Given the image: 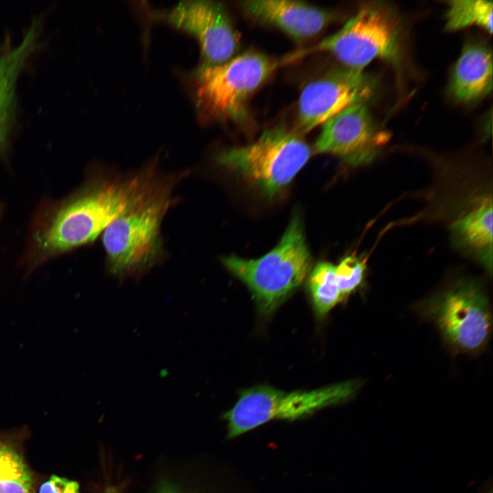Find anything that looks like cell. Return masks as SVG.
<instances>
[{
  "instance_id": "1",
  "label": "cell",
  "mask_w": 493,
  "mask_h": 493,
  "mask_svg": "<svg viewBox=\"0 0 493 493\" xmlns=\"http://www.w3.org/2000/svg\"><path fill=\"white\" fill-rule=\"evenodd\" d=\"M162 178L153 165L128 174L98 177L57 212L40 236V246L53 253L93 242Z\"/></svg>"
},
{
  "instance_id": "2",
  "label": "cell",
  "mask_w": 493,
  "mask_h": 493,
  "mask_svg": "<svg viewBox=\"0 0 493 493\" xmlns=\"http://www.w3.org/2000/svg\"><path fill=\"white\" fill-rule=\"evenodd\" d=\"M187 173L163 177L136 204L102 233L106 267L118 278L134 277L157 263L163 253L161 226L173 203L175 186Z\"/></svg>"
},
{
  "instance_id": "3",
  "label": "cell",
  "mask_w": 493,
  "mask_h": 493,
  "mask_svg": "<svg viewBox=\"0 0 493 493\" xmlns=\"http://www.w3.org/2000/svg\"><path fill=\"white\" fill-rule=\"evenodd\" d=\"M225 268L251 291L260 313L269 315L305 279L312 257L301 219L294 215L277 245L257 259L225 257Z\"/></svg>"
},
{
  "instance_id": "4",
  "label": "cell",
  "mask_w": 493,
  "mask_h": 493,
  "mask_svg": "<svg viewBox=\"0 0 493 493\" xmlns=\"http://www.w3.org/2000/svg\"><path fill=\"white\" fill-rule=\"evenodd\" d=\"M310 155V147L299 133L276 126L251 144L223 151L217 161L263 197L273 198L290 183Z\"/></svg>"
},
{
  "instance_id": "5",
  "label": "cell",
  "mask_w": 493,
  "mask_h": 493,
  "mask_svg": "<svg viewBox=\"0 0 493 493\" xmlns=\"http://www.w3.org/2000/svg\"><path fill=\"white\" fill-rule=\"evenodd\" d=\"M281 62L246 52L219 64H203L196 75V100L203 121L242 118L252 94Z\"/></svg>"
},
{
  "instance_id": "6",
  "label": "cell",
  "mask_w": 493,
  "mask_h": 493,
  "mask_svg": "<svg viewBox=\"0 0 493 493\" xmlns=\"http://www.w3.org/2000/svg\"><path fill=\"white\" fill-rule=\"evenodd\" d=\"M358 383L346 381L312 390L284 392L262 385L242 391L224 418L227 437L233 438L272 420H294L350 399Z\"/></svg>"
},
{
  "instance_id": "7",
  "label": "cell",
  "mask_w": 493,
  "mask_h": 493,
  "mask_svg": "<svg viewBox=\"0 0 493 493\" xmlns=\"http://www.w3.org/2000/svg\"><path fill=\"white\" fill-rule=\"evenodd\" d=\"M399 35L396 12L383 3H371L363 6L339 31L309 49L307 53L327 52L346 67L363 70L377 58H394Z\"/></svg>"
},
{
  "instance_id": "8",
  "label": "cell",
  "mask_w": 493,
  "mask_h": 493,
  "mask_svg": "<svg viewBox=\"0 0 493 493\" xmlns=\"http://www.w3.org/2000/svg\"><path fill=\"white\" fill-rule=\"evenodd\" d=\"M422 310L437 324L445 341L457 351H477L488 340L492 323L489 304L475 283L456 284L425 301Z\"/></svg>"
},
{
  "instance_id": "9",
  "label": "cell",
  "mask_w": 493,
  "mask_h": 493,
  "mask_svg": "<svg viewBox=\"0 0 493 493\" xmlns=\"http://www.w3.org/2000/svg\"><path fill=\"white\" fill-rule=\"evenodd\" d=\"M376 84L363 70L347 67L334 70L309 83L298 103V133H307L349 107L365 103Z\"/></svg>"
},
{
  "instance_id": "10",
  "label": "cell",
  "mask_w": 493,
  "mask_h": 493,
  "mask_svg": "<svg viewBox=\"0 0 493 493\" xmlns=\"http://www.w3.org/2000/svg\"><path fill=\"white\" fill-rule=\"evenodd\" d=\"M322 125L315 152L336 155L351 166L372 162L389 140L388 134L377 126L365 103L349 107Z\"/></svg>"
},
{
  "instance_id": "11",
  "label": "cell",
  "mask_w": 493,
  "mask_h": 493,
  "mask_svg": "<svg viewBox=\"0 0 493 493\" xmlns=\"http://www.w3.org/2000/svg\"><path fill=\"white\" fill-rule=\"evenodd\" d=\"M160 17L198 39L205 64L225 62L233 58L239 47L240 34L218 3L181 1Z\"/></svg>"
},
{
  "instance_id": "12",
  "label": "cell",
  "mask_w": 493,
  "mask_h": 493,
  "mask_svg": "<svg viewBox=\"0 0 493 493\" xmlns=\"http://www.w3.org/2000/svg\"><path fill=\"white\" fill-rule=\"evenodd\" d=\"M42 19L34 17L18 43L6 38L0 45V149L6 145L16 122L18 80L40 46Z\"/></svg>"
},
{
  "instance_id": "13",
  "label": "cell",
  "mask_w": 493,
  "mask_h": 493,
  "mask_svg": "<svg viewBox=\"0 0 493 493\" xmlns=\"http://www.w3.org/2000/svg\"><path fill=\"white\" fill-rule=\"evenodd\" d=\"M240 7L253 19L277 27L299 41L319 34L333 17L329 10L295 1H244L240 2Z\"/></svg>"
},
{
  "instance_id": "14",
  "label": "cell",
  "mask_w": 493,
  "mask_h": 493,
  "mask_svg": "<svg viewBox=\"0 0 493 493\" xmlns=\"http://www.w3.org/2000/svg\"><path fill=\"white\" fill-rule=\"evenodd\" d=\"M492 88V51L482 44L466 45L453 68L450 92L458 101L483 98Z\"/></svg>"
},
{
  "instance_id": "15",
  "label": "cell",
  "mask_w": 493,
  "mask_h": 493,
  "mask_svg": "<svg viewBox=\"0 0 493 493\" xmlns=\"http://www.w3.org/2000/svg\"><path fill=\"white\" fill-rule=\"evenodd\" d=\"M453 241L462 251L471 255L492 271V204L485 200L481 205L456 220L451 227Z\"/></svg>"
},
{
  "instance_id": "16",
  "label": "cell",
  "mask_w": 493,
  "mask_h": 493,
  "mask_svg": "<svg viewBox=\"0 0 493 493\" xmlns=\"http://www.w3.org/2000/svg\"><path fill=\"white\" fill-rule=\"evenodd\" d=\"M308 289L314 309L323 317L341 301V295L335 276V266L327 262L318 263L308 277Z\"/></svg>"
},
{
  "instance_id": "17",
  "label": "cell",
  "mask_w": 493,
  "mask_h": 493,
  "mask_svg": "<svg viewBox=\"0 0 493 493\" xmlns=\"http://www.w3.org/2000/svg\"><path fill=\"white\" fill-rule=\"evenodd\" d=\"M492 3L487 1H449L445 28L454 31L476 25L492 34Z\"/></svg>"
},
{
  "instance_id": "18",
  "label": "cell",
  "mask_w": 493,
  "mask_h": 493,
  "mask_svg": "<svg viewBox=\"0 0 493 493\" xmlns=\"http://www.w3.org/2000/svg\"><path fill=\"white\" fill-rule=\"evenodd\" d=\"M0 493H32L30 472L22 457L0 443Z\"/></svg>"
},
{
  "instance_id": "19",
  "label": "cell",
  "mask_w": 493,
  "mask_h": 493,
  "mask_svg": "<svg viewBox=\"0 0 493 493\" xmlns=\"http://www.w3.org/2000/svg\"><path fill=\"white\" fill-rule=\"evenodd\" d=\"M366 269V261L356 255L346 257L335 266V276L341 301L347 298L361 285Z\"/></svg>"
},
{
  "instance_id": "20",
  "label": "cell",
  "mask_w": 493,
  "mask_h": 493,
  "mask_svg": "<svg viewBox=\"0 0 493 493\" xmlns=\"http://www.w3.org/2000/svg\"><path fill=\"white\" fill-rule=\"evenodd\" d=\"M39 493H80L77 482L68 480L57 475L43 483L40 488Z\"/></svg>"
},
{
  "instance_id": "21",
  "label": "cell",
  "mask_w": 493,
  "mask_h": 493,
  "mask_svg": "<svg viewBox=\"0 0 493 493\" xmlns=\"http://www.w3.org/2000/svg\"><path fill=\"white\" fill-rule=\"evenodd\" d=\"M153 493H193L192 490L186 488L171 480L161 481L154 489Z\"/></svg>"
},
{
  "instance_id": "22",
  "label": "cell",
  "mask_w": 493,
  "mask_h": 493,
  "mask_svg": "<svg viewBox=\"0 0 493 493\" xmlns=\"http://www.w3.org/2000/svg\"><path fill=\"white\" fill-rule=\"evenodd\" d=\"M104 493H120V492L116 488L110 486L105 489Z\"/></svg>"
}]
</instances>
